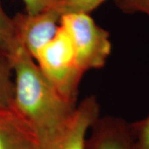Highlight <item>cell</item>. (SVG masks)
I'll return each instance as SVG.
<instances>
[{
    "label": "cell",
    "instance_id": "obj_1",
    "mask_svg": "<svg viewBox=\"0 0 149 149\" xmlns=\"http://www.w3.org/2000/svg\"><path fill=\"white\" fill-rule=\"evenodd\" d=\"M9 63L15 76L13 105L35 130L41 149L63 130L76 105L55 91L22 47Z\"/></svg>",
    "mask_w": 149,
    "mask_h": 149
},
{
    "label": "cell",
    "instance_id": "obj_2",
    "mask_svg": "<svg viewBox=\"0 0 149 149\" xmlns=\"http://www.w3.org/2000/svg\"><path fill=\"white\" fill-rule=\"evenodd\" d=\"M35 61L55 91L65 101L76 105L84 73L77 65L69 35L61 25L55 37L39 51Z\"/></svg>",
    "mask_w": 149,
    "mask_h": 149
},
{
    "label": "cell",
    "instance_id": "obj_3",
    "mask_svg": "<svg viewBox=\"0 0 149 149\" xmlns=\"http://www.w3.org/2000/svg\"><path fill=\"white\" fill-rule=\"evenodd\" d=\"M60 25L69 35L76 62L85 74L106 64L112 51L110 34L86 13H70L61 17Z\"/></svg>",
    "mask_w": 149,
    "mask_h": 149
},
{
    "label": "cell",
    "instance_id": "obj_4",
    "mask_svg": "<svg viewBox=\"0 0 149 149\" xmlns=\"http://www.w3.org/2000/svg\"><path fill=\"white\" fill-rule=\"evenodd\" d=\"M13 20L21 46L35 61L39 51L56 34L61 15L51 8L34 15L18 13Z\"/></svg>",
    "mask_w": 149,
    "mask_h": 149
},
{
    "label": "cell",
    "instance_id": "obj_5",
    "mask_svg": "<svg viewBox=\"0 0 149 149\" xmlns=\"http://www.w3.org/2000/svg\"><path fill=\"white\" fill-rule=\"evenodd\" d=\"M100 116V107L95 97H86L76 105L63 130L41 149H86L90 129Z\"/></svg>",
    "mask_w": 149,
    "mask_h": 149
},
{
    "label": "cell",
    "instance_id": "obj_6",
    "mask_svg": "<svg viewBox=\"0 0 149 149\" xmlns=\"http://www.w3.org/2000/svg\"><path fill=\"white\" fill-rule=\"evenodd\" d=\"M89 133L86 149H138L129 123L123 118L100 116Z\"/></svg>",
    "mask_w": 149,
    "mask_h": 149
},
{
    "label": "cell",
    "instance_id": "obj_7",
    "mask_svg": "<svg viewBox=\"0 0 149 149\" xmlns=\"http://www.w3.org/2000/svg\"><path fill=\"white\" fill-rule=\"evenodd\" d=\"M0 149H40L35 130L13 105L0 109Z\"/></svg>",
    "mask_w": 149,
    "mask_h": 149
},
{
    "label": "cell",
    "instance_id": "obj_8",
    "mask_svg": "<svg viewBox=\"0 0 149 149\" xmlns=\"http://www.w3.org/2000/svg\"><path fill=\"white\" fill-rule=\"evenodd\" d=\"M21 47L13 17L6 13L0 2V57L10 62Z\"/></svg>",
    "mask_w": 149,
    "mask_h": 149
},
{
    "label": "cell",
    "instance_id": "obj_9",
    "mask_svg": "<svg viewBox=\"0 0 149 149\" xmlns=\"http://www.w3.org/2000/svg\"><path fill=\"white\" fill-rule=\"evenodd\" d=\"M12 71L9 61L0 57V109L13 104L14 82L12 79Z\"/></svg>",
    "mask_w": 149,
    "mask_h": 149
},
{
    "label": "cell",
    "instance_id": "obj_10",
    "mask_svg": "<svg viewBox=\"0 0 149 149\" xmlns=\"http://www.w3.org/2000/svg\"><path fill=\"white\" fill-rule=\"evenodd\" d=\"M107 0H59L53 7L61 17L70 13H91Z\"/></svg>",
    "mask_w": 149,
    "mask_h": 149
},
{
    "label": "cell",
    "instance_id": "obj_11",
    "mask_svg": "<svg viewBox=\"0 0 149 149\" xmlns=\"http://www.w3.org/2000/svg\"><path fill=\"white\" fill-rule=\"evenodd\" d=\"M138 149H149V114L136 122L129 123Z\"/></svg>",
    "mask_w": 149,
    "mask_h": 149
},
{
    "label": "cell",
    "instance_id": "obj_12",
    "mask_svg": "<svg viewBox=\"0 0 149 149\" xmlns=\"http://www.w3.org/2000/svg\"><path fill=\"white\" fill-rule=\"evenodd\" d=\"M114 3L125 14L143 13L149 17V0H114Z\"/></svg>",
    "mask_w": 149,
    "mask_h": 149
},
{
    "label": "cell",
    "instance_id": "obj_13",
    "mask_svg": "<svg viewBox=\"0 0 149 149\" xmlns=\"http://www.w3.org/2000/svg\"><path fill=\"white\" fill-rule=\"evenodd\" d=\"M25 5L26 13L31 15L40 13L52 8L59 0H22Z\"/></svg>",
    "mask_w": 149,
    "mask_h": 149
}]
</instances>
